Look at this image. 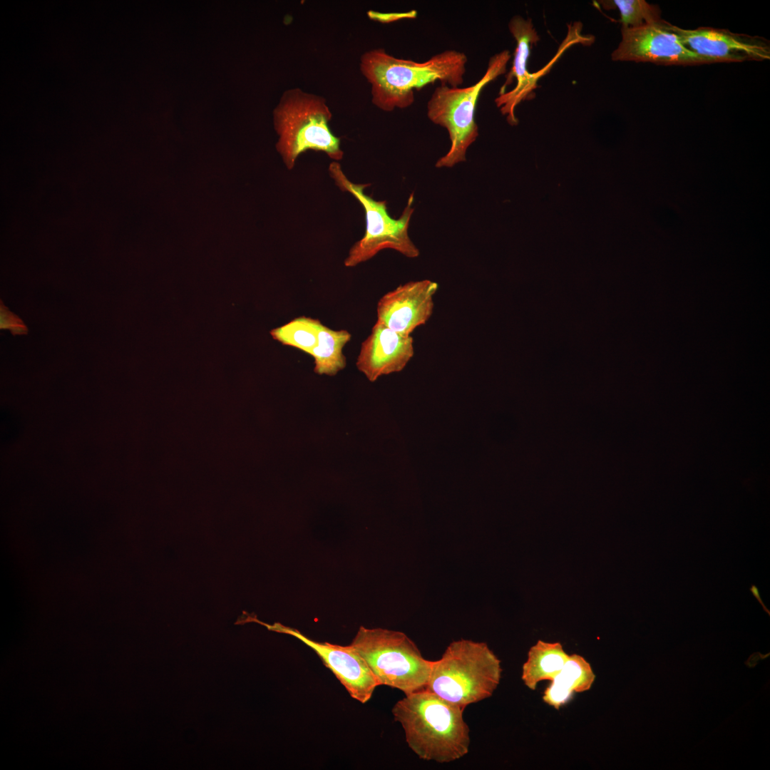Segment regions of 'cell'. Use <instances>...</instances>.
I'll return each instance as SVG.
<instances>
[{
  "label": "cell",
  "mask_w": 770,
  "mask_h": 770,
  "mask_svg": "<svg viewBox=\"0 0 770 770\" xmlns=\"http://www.w3.org/2000/svg\"><path fill=\"white\" fill-rule=\"evenodd\" d=\"M468 58L456 50H446L423 62L396 58L384 48L362 54L359 68L371 85L372 103L385 112L404 109L414 102V91L439 81L458 87L464 81Z\"/></svg>",
  "instance_id": "1"
},
{
  "label": "cell",
  "mask_w": 770,
  "mask_h": 770,
  "mask_svg": "<svg viewBox=\"0 0 770 770\" xmlns=\"http://www.w3.org/2000/svg\"><path fill=\"white\" fill-rule=\"evenodd\" d=\"M464 709L423 689L405 695L391 712L404 729L409 747L419 758L448 763L469 750L470 729L463 718Z\"/></svg>",
  "instance_id": "2"
},
{
  "label": "cell",
  "mask_w": 770,
  "mask_h": 770,
  "mask_svg": "<svg viewBox=\"0 0 770 770\" xmlns=\"http://www.w3.org/2000/svg\"><path fill=\"white\" fill-rule=\"evenodd\" d=\"M501 674L500 661L486 642L461 639L432 661L426 689L466 709L491 697Z\"/></svg>",
  "instance_id": "3"
},
{
  "label": "cell",
  "mask_w": 770,
  "mask_h": 770,
  "mask_svg": "<svg viewBox=\"0 0 770 770\" xmlns=\"http://www.w3.org/2000/svg\"><path fill=\"white\" fill-rule=\"evenodd\" d=\"M332 115L325 98L294 88L287 91L274 113V126L279 136L277 148L287 168L308 150L325 153L340 160L343 151L340 138L329 125Z\"/></svg>",
  "instance_id": "4"
},
{
  "label": "cell",
  "mask_w": 770,
  "mask_h": 770,
  "mask_svg": "<svg viewBox=\"0 0 770 770\" xmlns=\"http://www.w3.org/2000/svg\"><path fill=\"white\" fill-rule=\"evenodd\" d=\"M510 57L508 50L493 55L483 76L472 86L440 85L435 88L427 103V116L447 130L451 141L448 151L437 160L436 168H451L466 161L468 148L478 136L475 112L481 93L486 85L506 72Z\"/></svg>",
  "instance_id": "5"
},
{
  "label": "cell",
  "mask_w": 770,
  "mask_h": 770,
  "mask_svg": "<svg viewBox=\"0 0 770 770\" xmlns=\"http://www.w3.org/2000/svg\"><path fill=\"white\" fill-rule=\"evenodd\" d=\"M350 645L380 685L399 689L405 695L426 689L432 661L422 656L405 633L360 626Z\"/></svg>",
  "instance_id": "6"
},
{
  "label": "cell",
  "mask_w": 770,
  "mask_h": 770,
  "mask_svg": "<svg viewBox=\"0 0 770 770\" xmlns=\"http://www.w3.org/2000/svg\"><path fill=\"white\" fill-rule=\"evenodd\" d=\"M329 175L336 185L343 192H348L362 206L365 213L366 229L364 235L350 249L344 265L355 267L364 262L379 251L384 249L394 250L409 258H416L419 250L409 236L408 229L414 211L412 207L414 193L408 200L401 215L394 219L388 212L386 200L378 201L364 192L369 184L352 183L344 173L337 162H332L329 167Z\"/></svg>",
  "instance_id": "7"
},
{
  "label": "cell",
  "mask_w": 770,
  "mask_h": 770,
  "mask_svg": "<svg viewBox=\"0 0 770 770\" xmlns=\"http://www.w3.org/2000/svg\"><path fill=\"white\" fill-rule=\"evenodd\" d=\"M568 34L553 58L539 71L530 73L527 63L533 44L540 38L530 19L520 16H513L509 21L508 29L516 41L512 67L505 76L499 96L495 99L501 113L506 116L508 122L516 125L515 115L516 106L523 101L535 97L534 90L538 88V80L547 74L563 53L570 46L581 43L588 46L595 41L593 36L582 34V24L576 21L568 25Z\"/></svg>",
  "instance_id": "8"
},
{
  "label": "cell",
  "mask_w": 770,
  "mask_h": 770,
  "mask_svg": "<svg viewBox=\"0 0 770 770\" xmlns=\"http://www.w3.org/2000/svg\"><path fill=\"white\" fill-rule=\"evenodd\" d=\"M249 622L258 623L270 631L291 635L309 646L332 672L351 697L361 704L370 700L376 688L380 686L366 662L350 645L343 646L327 642H317L295 628L279 622L267 624L259 620L255 614L246 612H242V616L235 624Z\"/></svg>",
  "instance_id": "9"
},
{
  "label": "cell",
  "mask_w": 770,
  "mask_h": 770,
  "mask_svg": "<svg viewBox=\"0 0 770 770\" xmlns=\"http://www.w3.org/2000/svg\"><path fill=\"white\" fill-rule=\"evenodd\" d=\"M660 23L638 28H622V39L612 53L614 61L647 62L663 66H696L717 63L685 48Z\"/></svg>",
  "instance_id": "10"
},
{
  "label": "cell",
  "mask_w": 770,
  "mask_h": 770,
  "mask_svg": "<svg viewBox=\"0 0 770 770\" xmlns=\"http://www.w3.org/2000/svg\"><path fill=\"white\" fill-rule=\"evenodd\" d=\"M664 26L685 48L697 55L714 59L717 63L770 59V42L762 36L707 26L686 29L666 21Z\"/></svg>",
  "instance_id": "11"
},
{
  "label": "cell",
  "mask_w": 770,
  "mask_h": 770,
  "mask_svg": "<svg viewBox=\"0 0 770 770\" xmlns=\"http://www.w3.org/2000/svg\"><path fill=\"white\" fill-rule=\"evenodd\" d=\"M438 288L430 279L409 282L384 294L376 305L378 322L405 336L425 324L431 317L433 296Z\"/></svg>",
  "instance_id": "12"
},
{
  "label": "cell",
  "mask_w": 770,
  "mask_h": 770,
  "mask_svg": "<svg viewBox=\"0 0 770 770\" xmlns=\"http://www.w3.org/2000/svg\"><path fill=\"white\" fill-rule=\"evenodd\" d=\"M414 354V339L376 321L362 342L356 365L369 381L402 371Z\"/></svg>",
  "instance_id": "13"
},
{
  "label": "cell",
  "mask_w": 770,
  "mask_h": 770,
  "mask_svg": "<svg viewBox=\"0 0 770 770\" xmlns=\"http://www.w3.org/2000/svg\"><path fill=\"white\" fill-rule=\"evenodd\" d=\"M595 679L590 663L582 656L570 655L559 674L545 689L543 700L558 710L567 704L575 692L589 690Z\"/></svg>",
  "instance_id": "14"
},
{
  "label": "cell",
  "mask_w": 770,
  "mask_h": 770,
  "mask_svg": "<svg viewBox=\"0 0 770 770\" xmlns=\"http://www.w3.org/2000/svg\"><path fill=\"white\" fill-rule=\"evenodd\" d=\"M569 657L560 642L538 640L528 651V659L522 667L521 679L528 688L534 690L540 681H553Z\"/></svg>",
  "instance_id": "15"
},
{
  "label": "cell",
  "mask_w": 770,
  "mask_h": 770,
  "mask_svg": "<svg viewBox=\"0 0 770 770\" xmlns=\"http://www.w3.org/2000/svg\"><path fill=\"white\" fill-rule=\"evenodd\" d=\"M351 337L346 330H334L321 324L317 344L310 353L314 359V371L319 375L332 376L342 370L346 366L343 349Z\"/></svg>",
  "instance_id": "16"
},
{
  "label": "cell",
  "mask_w": 770,
  "mask_h": 770,
  "mask_svg": "<svg viewBox=\"0 0 770 770\" xmlns=\"http://www.w3.org/2000/svg\"><path fill=\"white\" fill-rule=\"evenodd\" d=\"M319 320L307 317L294 318L270 332L273 339L283 345L297 348L310 354L317 344Z\"/></svg>",
  "instance_id": "17"
},
{
  "label": "cell",
  "mask_w": 770,
  "mask_h": 770,
  "mask_svg": "<svg viewBox=\"0 0 770 770\" xmlns=\"http://www.w3.org/2000/svg\"><path fill=\"white\" fill-rule=\"evenodd\" d=\"M604 9H617L622 28H638L663 21L659 6L644 0L600 1Z\"/></svg>",
  "instance_id": "18"
},
{
  "label": "cell",
  "mask_w": 770,
  "mask_h": 770,
  "mask_svg": "<svg viewBox=\"0 0 770 770\" xmlns=\"http://www.w3.org/2000/svg\"><path fill=\"white\" fill-rule=\"evenodd\" d=\"M0 329L9 330L14 336L28 333V328L22 319L11 312L2 300L0 301Z\"/></svg>",
  "instance_id": "19"
},
{
  "label": "cell",
  "mask_w": 770,
  "mask_h": 770,
  "mask_svg": "<svg viewBox=\"0 0 770 770\" xmlns=\"http://www.w3.org/2000/svg\"><path fill=\"white\" fill-rule=\"evenodd\" d=\"M368 15L370 19L381 22H389L396 21L403 18H414L412 16L411 12L409 13H399V14H381L373 11H369Z\"/></svg>",
  "instance_id": "20"
},
{
  "label": "cell",
  "mask_w": 770,
  "mask_h": 770,
  "mask_svg": "<svg viewBox=\"0 0 770 770\" xmlns=\"http://www.w3.org/2000/svg\"><path fill=\"white\" fill-rule=\"evenodd\" d=\"M750 591H751V592H752L753 595H754V597H755L756 598H757V599H758V600L759 601V602H760L761 604H762V605H763V607H764V610H766V612H768V610H767V609H766V607H764V605L763 604V602H762V600H761V598H760V595H759V590H758V588H757V587H756V586H754V585H752V586H751V587L750 588Z\"/></svg>",
  "instance_id": "21"
}]
</instances>
